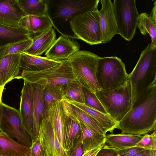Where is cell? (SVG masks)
Here are the masks:
<instances>
[{"label": "cell", "mask_w": 156, "mask_h": 156, "mask_svg": "<svg viewBox=\"0 0 156 156\" xmlns=\"http://www.w3.org/2000/svg\"><path fill=\"white\" fill-rule=\"evenodd\" d=\"M122 134L144 135L156 129V86L150 88L118 123Z\"/></svg>", "instance_id": "cell-1"}, {"label": "cell", "mask_w": 156, "mask_h": 156, "mask_svg": "<svg viewBox=\"0 0 156 156\" xmlns=\"http://www.w3.org/2000/svg\"><path fill=\"white\" fill-rule=\"evenodd\" d=\"M99 0H47V14L61 35L74 39L70 22L76 15L98 9Z\"/></svg>", "instance_id": "cell-2"}, {"label": "cell", "mask_w": 156, "mask_h": 156, "mask_svg": "<svg viewBox=\"0 0 156 156\" xmlns=\"http://www.w3.org/2000/svg\"><path fill=\"white\" fill-rule=\"evenodd\" d=\"M132 105L151 87L156 86V49L149 43L141 53L132 72L128 75Z\"/></svg>", "instance_id": "cell-3"}, {"label": "cell", "mask_w": 156, "mask_h": 156, "mask_svg": "<svg viewBox=\"0 0 156 156\" xmlns=\"http://www.w3.org/2000/svg\"><path fill=\"white\" fill-rule=\"evenodd\" d=\"M21 77L29 83H37L45 87L55 85L64 86L71 83L80 84L67 60L42 70H23L21 73Z\"/></svg>", "instance_id": "cell-4"}, {"label": "cell", "mask_w": 156, "mask_h": 156, "mask_svg": "<svg viewBox=\"0 0 156 156\" xmlns=\"http://www.w3.org/2000/svg\"><path fill=\"white\" fill-rule=\"evenodd\" d=\"M99 57L90 51L79 50L67 59L80 84L95 93L101 90L96 78Z\"/></svg>", "instance_id": "cell-5"}, {"label": "cell", "mask_w": 156, "mask_h": 156, "mask_svg": "<svg viewBox=\"0 0 156 156\" xmlns=\"http://www.w3.org/2000/svg\"><path fill=\"white\" fill-rule=\"evenodd\" d=\"M107 114L116 122L121 121L131 107L130 83L115 87L101 89L95 93Z\"/></svg>", "instance_id": "cell-6"}, {"label": "cell", "mask_w": 156, "mask_h": 156, "mask_svg": "<svg viewBox=\"0 0 156 156\" xmlns=\"http://www.w3.org/2000/svg\"><path fill=\"white\" fill-rule=\"evenodd\" d=\"M128 74L124 64L117 56L99 57L96 78L101 89L121 86L127 82Z\"/></svg>", "instance_id": "cell-7"}, {"label": "cell", "mask_w": 156, "mask_h": 156, "mask_svg": "<svg viewBox=\"0 0 156 156\" xmlns=\"http://www.w3.org/2000/svg\"><path fill=\"white\" fill-rule=\"evenodd\" d=\"M70 24L74 39L82 40L90 45L102 43L98 9L76 15L70 21Z\"/></svg>", "instance_id": "cell-8"}, {"label": "cell", "mask_w": 156, "mask_h": 156, "mask_svg": "<svg viewBox=\"0 0 156 156\" xmlns=\"http://www.w3.org/2000/svg\"><path fill=\"white\" fill-rule=\"evenodd\" d=\"M0 131L11 138H15L22 145L30 147L31 137L24 127L19 110L1 101L0 106Z\"/></svg>", "instance_id": "cell-9"}, {"label": "cell", "mask_w": 156, "mask_h": 156, "mask_svg": "<svg viewBox=\"0 0 156 156\" xmlns=\"http://www.w3.org/2000/svg\"><path fill=\"white\" fill-rule=\"evenodd\" d=\"M136 2L135 0H115L112 2L119 34L128 41L135 34L140 15Z\"/></svg>", "instance_id": "cell-10"}, {"label": "cell", "mask_w": 156, "mask_h": 156, "mask_svg": "<svg viewBox=\"0 0 156 156\" xmlns=\"http://www.w3.org/2000/svg\"><path fill=\"white\" fill-rule=\"evenodd\" d=\"M101 9L99 11L102 43L110 42L115 35L119 34L115 18L113 3L110 0H101Z\"/></svg>", "instance_id": "cell-11"}, {"label": "cell", "mask_w": 156, "mask_h": 156, "mask_svg": "<svg viewBox=\"0 0 156 156\" xmlns=\"http://www.w3.org/2000/svg\"><path fill=\"white\" fill-rule=\"evenodd\" d=\"M80 45L75 40L61 35L56 39L45 55L55 60H64L79 50Z\"/></svg>", "instance_id": "cell-12"}, {"label": "cell", "mask_w": 156, "mask_h": 156, "mask_svg": "<svg viewBox=\"0 0 156 156\" xmlns=\"http://www.w3.org/2000/svg\"><path fill=\"white\" fill-rule=\"evenodd\" d=\"M24 80L21 92L19 111L23 124L31 137L33 130V106L31 83Z\"/></svg>", "instance_id": "cell-13"}, {"label": "cell", "mask_w": 156, "mask_h": 156, "mask_svg": "<svg viewBox=\"0 0 156 156\" xmlns=\"http://www.w3.org/2000/svg\"><path fill=\"white\" fill-rule=\"evenodd\" d=\"M26 15L21 9L18 0H0V24L20 27L19 22Z\"/></svg>", "instance_id": "cell-14"}, {"label": "cell", "mask_w": 156, "mask_h": 156, "mask_svg": "<svg viewBox=\"0 0 156 156\" xmlns=\"http://www.w3.org/2000/svg\"><path fill=\"white\" fill-rule=\"evenodd\" d=\"M31 83L33 106V130L31 136L32 144L38 136L41 121L46 115V108L43 99V92L45 87L36 83Z\"/></svg>", "instance_id": "cell-15"}, {"label": "cell", "mask_w": 156, "mask_h": 156, "mask_svg": "<svg viewBox=\"0 0 156 156\" xmlns=\"http://www.w3.org/2000/svg\"><path fill=\"white\" fill-rule=\"evenodd\" d=\"M21 54L9 55L0 59V86L14 79L21 78Z\"/></svg>", "instance_id": "cell-16"}, {"label": "cell", "mask_w": 156, "mask_h": 156, "mask_svg": "<svg viewBox=\"0 0 156 156\" xmlns=\"http://www.w3.org/2000/svg\"><path fill=\"white\" fill-rule=\"evenodd\" d=\"M32 43L24 52L40 56L47 51L56 39V35L53 27L39 34L30 35Z\"/></svg>", "instance_id": "cell-17"}, {"label": "cell", "mask_w": 156, "mask_h": 156, "mask_svg": "<svg viewBox=\"0 0 156 156\" xmlns=\"http://www.w3.org/2000/svg\"><path fill=\"white\" fill-rule=\"evenodd\" d=\"M39 127L44 140L47 156H67L46 115L41 120Z\"/></svg>", "instance_id": "cell-18"}, {"label": "cell", "mask_w": 156, "mask_h": 156, "mask_svg": "<svg viewBox=\"0 0 156 156\" xmlns=\"http://www.w3.org/2000/svg\"><path fill=\"white\" fill-rule=\"evenodd\" d=\"M69 102L91 117L105 134L108 131L112 133L115 129H118V123L108 114L103 113L85 104L73 101Z\"/></svg>", "instance_id": "cell-19"}, {"label": "cell", "mask_w": 156, "mask_h": 156, "mask_svg": "<svg viewBox=\"0 0 156 156\" xmlns=\"http://www.w3.org/2000/svg\"><path fill=\"white\" fill-rule=\"evenodd\" d=\"M63 60L52 59L47 57L36 56L22 52L21 53V74L23 70H40L52 67Z\"/></svg>", "instance_id": "cell-20"}, {"label": "cell", "mask_w": 156, "mask_h": 156, "mask_svg": "<svg viewBox=\"0 0 156 156\" xmlns=\"http://www.w3.org/2000/svg\"><path fill=\"white\" fill-rule=\"evenodd\" d=\"M81 140L79 122L73 120L65 114L63 121V147L67 152Z\"/></svg>", "instance_id": "cell-21"}, {"label": "cell", "mask_w": 156, "mask_h": 156, "mask_svg": "<svg viewBox=\"0 0 156 156\" xmlns=\"http://www.w3.org/2000/svg\"><path fill=\"white\" fill-rule=\"evenodd\" d=\"M19 25L30 35L39 34L53 27L52 23L48 14L39 16L26 15L20 21Z\"/></svg>", "instance_id": "cell-22"}, {"label": "cell", "mask_w": 156, "mask_h": 156, "mask_svg": "<svg viewBox=\"0 0 156 156\" xmlns=\"http://www.w3.org/2000/svg\"><path fill=\"white\" fill-rule=\"evenodd\" d=\"M64 115L61 101L51 103L46 109V116L62 147L63 121Z\"/></svg>", "instance_id": "cell-23"}, {"label": "cell", "mask_w": 156, "mask_h": 156, "mask_svg": "<svg viewBox=\"0 0 156 156\" xmlns=\"http://www.w3.org/2000/svg\"><path fill=\"white\" fill-rule=\"evenodd\" d=\"M143 135L131 134H113L105 135L104 146L119 150L135 146Z\"/></svg>", "instance_id": "cell-24"}, {"label": "cell", "mask_w": 156, "mask_h": 156, "mask_svg": "<svg viewBox=\"0 0 156 156\" xmlns=\"http://www.w3.org/2000/svg\"><path fill=\"white\" fill-rule=\"evenodd\" d=\"M30 148L14 140L5 133L0 132V155L30 156Z\"/></svg>", "instance_id": "cell-25"}, {"label": "cell", "mask_w": 156, "mask_h": 156, "mask_svg": "<svg viewBox=\"0 0 156 156\" xmlns=\"http://www.w3.org/2000/svg\"><path fill=\"white\" fill-rule=\"evenodd\" d=\"M79 123L84 153L104 144L105 136L99 133L82 123L80 122Z\"/></svg>", "instance_id": "cell-26"}, {"label": "cell", "mask_w": 156, "mask_h": 156, "mask_svg": "<svg viewBox=\"0 0 156 156\" xmlns=\"http://www.w3.org/2000/svg\"><path fill=\"white\" fill-rule=\"evenodd\" d=\"M31 38L30 33L22 28L13 27L0 24V47Z\"/></svg>", "instance_id": "cell-27"}, {"label": "cell", "mask_w": 156, "mask_h": 156, "mask_svg": "<svg viewBox=\"0 0 156 156\" xmlns=\"http://www.w3.org/2000/svg\"><path fill=\"white\" fill-rule=\"evenodd\" d=\"M137 27L143 35H150L152 48L156 49V19L147 13H142L139 15Z\"/></svg>", "instance_id": "cell-28"}, {"label": "cell", "mask_w": 156, "mask_h": 156, "mask_svg": "<svg viewBox=\"0 0 156 156\" xmlns=\"http://www.w3.org/2000/svg\"><path fill=\"white\" fill-rule=\"evenodd\" d=\"M27 15L42 16L47 15V0H18Z\"/></svg>", "instance_id": "cell-29"}, {"label": "cell", "mask_w": 156, "mask_h": 156, "mask_svg": "<svg viewBox=\"0 0 156 156\" xmlns=\"http://www.w3.org/2000/svg\"><path fill=\"white\" fill-rule=\"evenodd\" d=\"M63 99L68 102L85 104L83 87L77 83H71L64 86L63 89Z\"/></svg>", "instance_id": "cell-30"}, {"label": "cell", "mask_w": 156, "mask_h": 156, "mask_svg": "<svg viewBox=\"0 0 156 156\" xmlns=\"http://www.w3.org/2000/svg\"><path fill=\"white\" fill-rule=\"evenodd\" d=\"M31 38L9 44L0 47V59L8 55L21 54L31 45Z\"/></svg>", "instance_id": "cell-31"}, {"label": "cell", "mask_w": 156, "mask_h": 156, "mask_svg": "<svg viewBox=\"0 0 156 156\" xmlns=\"http://www.w3.org/2000/svg\"><path fill=\"white\" fill-rule=\"evenodd\" d=\"M63 87L55 85L45 87L43 92V99L46 109L51 103L61 101L63 99Z\"/></svg>", "instance_id": "cell-32"}, {"label": "cell", "mask_w": 156, "mask_h": 156, "mask_svg": "<svg viewBox=\"0 0 156 156\" xmlns=\"http://www.w3.org/2000/svg\"><path fill=\"white\" fill-rule=\"evenodd\" d=\"M71 106L79 122L87 126L99 133L105 136L106 134L91 117L73 105H71Z\"/></svg>", "instance_id": "cell-33"}, {"label": "cell", "mask_w": 156, "mask_h": 156, "mask_svg": "<svg viewBox=\"0 0 156 156\" xmlns=\"http://www.w3.org/2000/svg\"><path fill=\"white\" fill-rule=\"evenodd\" d=\"M30 149V156H47L44 140L40 127L37 139L32 144Z\"/></svg>", "instance_id": "cell-34"}, {"label": "cell", "mask_w": 156, "mask_h": 156, "mask_svg": "<svg viewBox=\"0 0 156 156\" xmlns=\"http://www.w3.org/2000/svg\"><path fill=\"white\" fill-rule=\"evenodd\" d=\"M83 88L85 95V104L89 107L103 113L108 114L95 93L83 87Z\"/></svg>", "instance_id": "cell-35"}, {"label": "cell", "mask_w": 156, "mask_h": 156, "mask_svg": "<svg viewBox=\"0 0 156 156\" xmlns=\"http://www.w3.org/2000/svg\"><path fill=\"white\" fill-rule=\"evenodd\" d=\"M136 146L146 149L156 150V130L151 134L144 135Z\"/></svg>", "instance_id": "cell-36"}, {"label": "cell", "mask_w": 156, "mask_h": 156, "mask_svg": "<svg viewBox=\"0 0 156 156\" xmlns=\"http://www.w3.org/2000/svg\"><path fill=\"white\" fill-rule=\"evenodd\" d=\"M146 149L136 146L117 150L118 156H133Z\"/></svg>", "instance_id": "cell-37"}, {"label": "cell", "mask_w": 156, "mask_h": 156, "mask_svg": "<svg viewBox=\"0 0 156 156\" xmlns=\"http://www.w3.org/2000/svg\"><path fill=\"white\" fill-rule=\"evenodd\" d=\"M84 153L83 148L81 140L73 146L67 152V156H82Z\"/></svg>", "instance_id": "cell-38"}, {"label": "cell", "mask_w": 156, "mask_h": 156, "mask_svg": "<svg viewBox=\"0 0 156 156\" xmlns=\"http://www.w3.org/2000/svg\"><path fill=\"white\" fill-rule=\"evenodd\" d=\"M61 103L63 112L65 115L73 120L79 122L72 109L71 104L64 99L61 101Z\"/></svg>", "instance_id": "cell-39"}, {"label": "cell", "mask_w": 156, "mask_h": 156, "mask_svg": "<svg viewBox=\"0 0 156 156\" xmlns=\"http://www.w3.org/2000/svg\"><path fill=\"white\" fill-rule=\"evenodd\" d=\"M96 156H118L117 150L103 146Z\"/></svg>", "instance_id": "cell-40"}, {"label": "cell", "mask_w": 156, "mask_h": 156, "mask_svg": "<svg viewBox=\"0 0 156 156\" xmlns=\"http://www.w3.org/2000/svg\"><path fill=\"white\" fill-rule=\"evenodd\" d=\"M133 156H156V150L146 149Z\"/></svg>", "instance_id": "cell-41"}, {"label": "cell", "mask_w": 156, "mask_h": 156, "mask_svg": "<svg viewBox=\"0 0 156 156\" xmlns=\"http://www.w3.org/2000/svg\"><path fill=\"white\" fill-rule=\"evenodd\" d=\"M103 145L100 147L95 148L84 153L82 156H96L98 152Z\"/></svg>", "instance_id": "cell-42"}, {"label": "cell", "mask_w": 156, "mask_h": 156, "mask_svg": "<svg viewBox=\"0 0 156 156\" xmlns=\"http://www.w3.org/2000/svg\"><path fill=\"white\" fill-rule=\"evenodd\" d=\"M4 86H0V106L1 102L2 97Z\"/></svg>", "instance_id": "cell-43"}, {"label": "cell", "mask_w": 156, "mask_h": 156, "mask_svg": "<svg viewBox=\"0 0 156 156\" xmlns=\"http://www.w3.org/2000/svg\"><path fill=\"white\" fill-rule=\"evenodd\" d=\"M0 156H2L0 155Z\"/></svg>", "instance_id": "cell-44"}]
</instances>
